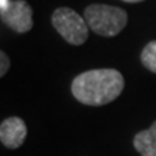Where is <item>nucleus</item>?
Here are the masks:
<instances>
[{"label":"nucleus","mask_w":156,"mask_h":156,"mask_svg":"<svg viewBox=\"0 0 156 156\" xmlns=\"http://www.w3.org/2000/svg\"><path fill=\"white\" fill-rule=\"evenodd\" d=\"M12 0H0V12H5L10 6Z\"/></svg>","instance_id":"obj_9"},{"label":"nucleus","mask_w":156,"mask_h":156,"mask_svg":"<svg viewBox=\"0 0 156 156\" xmlns=\"http://www.w3.org/2000/svg\"><path fill=\"white\" fill-rule=\"evenodd\" d=\"M84 19L94 34L112 38L122 32L127 25V13L110 5H90L84 10Z\"/></svg>","instance_id":"obj_2"},{"label":"nucleus","mask_w":156,"mask_h":156,"mask_svg":"<svg viewBox=\"0 0 156 156\" xmlns=\"http://www.w3.org/2000/svg\"><path fill=\"white\" fill-rule=\"evenodd\" d=\"M28 134L26 123L20 117H9L0 124V140L7 149H17L23 145Z\"/></svg>","instance_id":"obj_5"},{"label":"nucleus","mask_w":156,"mask_h":156,"mask_svg":"<svg viewBox=\"0 0 156 156\" xmlns=\"http://www.w3.org/2000/svg\"><path fill=\"white\" fill-rule=\"evenodd\" d=\"M122 2H126V3H139V2H143V0H122Z\"/></svg>","instance_id":"obj_10"},{"label":"nucleus","mask_w":156,"mask_h":156,"mask_svg":"<svg viewBox=\"0 0 156 156\" xmlns=\"http://www.w3.org/2000/svg\"><path fill=\"white\" fill-rule=\"evenodd\" d=\"M140 59H142V64L146 69L156 74V41H151L143 48Z\"/></svg>","instance_id":"obj_7"},{"label":"nucleus","mask_w":156,"mask_h":156,"mask_svg":"<svg viewBox=\"0 0 156 156\" xmlns=\"http://www.w3.org/2000/svg\"><path fill=\"white\" fill-rule=\"evenodd\" d=\"M56 32L71 45H83L88 39V25L81 15L69 7H58L52 13Z\"/></svg>","instance_id":"obj_3"},{"label":"nucleus","mask_w":156,"mask_h":156,"mask_svg":"<svg viewBox=\"0 0 156 156\" xmlns=\"http://www.w3.org/2000/svg\"><path fill=\"white\" fill-rule=\"evenodd\" d=\"M2 20L17 34H26L34 26L32 7L25 0H12L10 6L2 12Z\"/></svg>","instance_id":"obj_4"},{"label":"nucleus","mask_w":156,"mask_h":156,"mask_svg":"<svg viewBox=\"0 0 156 156\" xmlns=\"http://www.w3.org/2000/svg\"><path fill=\"white\" fill-rule=\"evenodd\" d=\"M124 88V78L117 69H90L74 78L71 91L75 100L85 106H106L114 101Z\"/></svg>","instance_id":"obj_1"},{"label":"nucleus","mask_w":156,"mask_h":156,"mask_svg":"<svg viewBox=\"0 0 156 156\" xmlns=\"http://www.w3.org/2000/svg\"><path fill=\"white\" fill-rule=\"evenodd\" d=\"M9 67H10V59L6 55L5 51H2L0 52V77H5V74L9 71Z\"/></svg>","instance_id":"obj_8"},{"label":"nucleus","mask_w":156,"mask_h":156,"mask_svg":"<svg viewBox=\"0 0 156 156\" xmlns=\"http://www.w3.org/2000/svg\"><path fill=\"white\" fill-rule=\"evenodd\" d=\"M133 146L142 156H156V120L149 129L134 136Z\"/></svg>","instance_id":"obj_6"}]
</instances>
